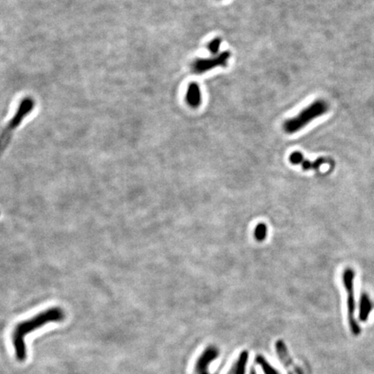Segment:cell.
Wrapping results in <instances>:
<instances>
[{
    "instance_id": "obj_1",
    "label": "cell",
    "mask_w": 374,
    "mask_h": 374,
    "mask_svg": "<svg viewBox=\"0 0 374 374\" xmlns=\"http://www.w3.org/2000/svg\"><path fill=\"white\" fill-rule=\"evenodd\" d=\"M65 319V310L61 307H53L37 314L30 320L22 321L15 327L11 338L14 346L16 357L19 361H24L26 358V346L25 343L26 336L35 330L44 327L51 322H61Z\"/></svg>"
},
{
    "instance_id": "obj_2",
    "label": "cell",
    "mask_w": 374,
    "mask_h": 374,
    "mask_svg": "<svg viewBox=\"0 0 374 374\" xmlns=\"http://www.w3.org/2000/svg\"><path fill=\"white\" fill-rule=\"evenodd\" d=\"M35 108L36 101L32 96H26L20 101L14 115L0 134V156L6 151V148L11 142L15 130L21 126L23 121L31 115Z\"/></svg>"
},
{
    "instance_id": "obj_8",
    "label": "cell",
    "mask_w": 374,
    "mask_h": 374,
    "mask_svg": "<svg viewBox=\"0 0 374 374\" xmlns=\"http://www.w3.org/2000/svg\"><path fill=\"white\" fill-rule=\"evenodd\" d=\"M372 308H373V305H372V302L368 295L366 293L362 294L360 300V316H360V321H367Z\"/></svg>"
},
{
    "instance_id": "obj_9",
    "label": "cell",
    "mask_w": 374,
    "mask_h": 374,
    "mask_svg": "<svg viewBox=\"0 0 374 374\" xmlns=\"http://www.w3.org/2000/svg\"><path fill=\"white\" fill-rule=\"evenodd\" d=\"M267 236V226L264 223H259L257 224L256 229H255V238L257 241L262 242L264 240Z\"/></svg>"
},
{
    "instance_id": "obj_3",
    "label": "cell",
    "mask_w": 374,
    "mask_h": 374,
    "mask_svg": "<svg viewBox=\"0 0 374 374\" xmlns=\"http://www.w3.org/2000/svg\"><path fill=\"white\" fill-rule=\"evenodd\" d=\"M328 104L323 100H317L302 110L295 117L283 123V129L287 134H295L307 126L308 123L327 113Z\"/></svg>"
},
{
    "instance_id": "obj_7",
    "label": "cell",
    "mask_w": 374,
    "mask_h": 374,
    "mask_svg": "<svg viewBox=\"0 0 374 374\" xmlns=\"http://www.w3.org/2000/svg\"><path fill=\"white\" fill-rule=\"evenodd\" d=\"M185 101L187 104L193 109H197L201 105V90L197 82H191L187 87Z\"/></svg>"
},
{
    "instance_id": "obj_6",
    "label": "cell",
    "mask_w": 374,
    "mask_h": 374,
    "mask_svg": "<svg viewBox=\"0 0 374 374\" xmlns=\"http://www.w3.org/2000/svg\"><path fill=\"white\" fill-rule=\"evenodd\" d=\"M289 161L294 165H301L302 169L307 170H318L323 164H326L327 160L325 158H320L315 161H309L304 159V157L300 152H294L293 154L289 156Z\"/></svg>"
},
{
    "instance_id": "obj_4",
    "label": "cell",
    "mask_w": 374,
    "mask_h": 374,
    "mask_svg": "<svg viewBox=\"0 0 374 374\" xmlns=\"http://www.w3.org/2000/svg\"><path fill=\"white\" fill-rule=\"evenodd\" d=\"M355 272L352 268H346L342 275V282L346 293V305H347V318H348L349 327L355 335H360V328L355 319Z\"/></svg>"
},
{
    "instance_id": "obj_10",
    "label": "cell",
    "mask_w": 374,
    "mask_h": 374,
    "mask_svg": "<svg viewBox=\"0 0 374 374\" xmlns=\"http://www.w3.org/2000/svg\"><path fill=\"white\" fill-rule=\"evenodd\" d=\"M221 43L222 40L219 37H215L213 38L211 42L207 45V50L211 52V53L215 55L218 53L219 51V48H220Z\"/></svg>"
},
{
    "instance_id": "obj_5",
    "label": "cell",
    "mask_w": 374,
    "mask_h": 374,
    "mask_svg": "<svg viewBox=\"0 0 374 374\" xmlns=\"http://www.w3.org/2000/svg\"><path fill=\"white\" fill-rule=\"evenodd\" d=\"M231 58L230 51H223L212 58H198L192 64V70L195 74H203L217 67H225Z\"/></svg>"
}]
</instances>
